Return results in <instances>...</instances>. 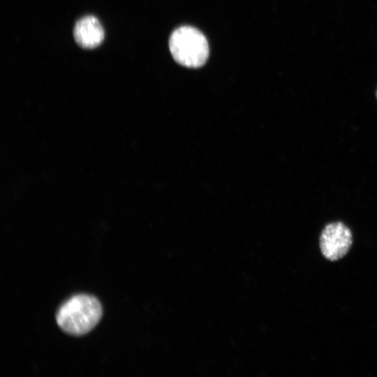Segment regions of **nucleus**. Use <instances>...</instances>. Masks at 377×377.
Masks as SVG:
<instances>
[{
  "mask_svg": "<svg viewBox=\"0 0 377 377\" xmlns=\"http://www.w3.org/2000/svg\"><path fill=\"white\" fill-rule=\"evenodd\" d=\"M319 242L321 253L326 259L338 260L349 251L353 242L352 233L343 223L332 222L322 230Z\"/></svg>",
  "mask_w": 377,
  "mask_h": 377,
  "instance_id": "nucleus-3",
  "label": "nucleus"
},
{
  "mask_svg": "<svg viewBox=\"0 0 377 377\" xmlns=\"http://www.w3.org/2000/svg\"><path fill=\"white\" fill-rule=\"evenodd\" d=\"M102 315V306L95 297L80 294L71 297L59 307L56 320L66 334L82 336L95 327Z\"/></svg>",
  "mask_w": 377,
  "mask_h": 377,
  "instance_id": "nucleus-1",
  "label": "nucleus"
},
{
  "mask_svg": "<svg viewBox=\"0 0 377 377\" xmlns=\"http://www.w3.org/2000/svg\"><path fill=\"white\" fill-rule=\"evenodd\" d=\"M76 43L83 48L98 46L104 38V30L98 20L87 15L79 20L73 29Z\"/></svg>",
  "mask_w": 377,
  "mask_h": 377,
  "instance_id": "nucleus-4",
  "label": "nucleus"
},
{
  "mask_svg": "<svg viewBox=\"0 0 377 377\" xmlns=\"http://www.w3.org/2000/svg\"><path fill=\"white\" fill-rule=\"evenodd\" d=\"M170 52L175 60L188 68H198L209 57L205 36L197 29L183 26L175 29L169 40Z\"/></svg>",
  "mask_w": 377,
  "mask_h": 377,
  "instance_id": "nucleus-2",
  "label": "nucleus"
},
{
  "mask_svg": "<svg viewBox=\"0 0 377 377\" xmlns=\"http://www.w3.org/2000/svg\"><path fill=\"white\" fill-rule=\"evenodd\" d=\"M376 96L377 98V89H376Z\"/></svg>",
  "mask_w": 377,
  "mask_h": 377,
  "instance_id": "nucleus-5",
  "label": "nucleus"
}]
</instances>
